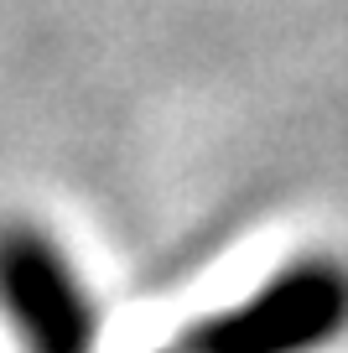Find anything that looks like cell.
<instances>
[{"mask_svg": "<svg viewBox=\"0 0 348 353\" xmlns=\"http://www.w3.org/2000/svg\"><path fill=\"white\" fill-rule=\"evenodd\" d=\"M166 353H182V348H177V343H172V348H166Z\"/></svg>", "mask_w": 348, "mask_h": 353, "instance_id": "3", "label": "cell"}, {"mask_svg": "<svg viewBox=\"0 0 348 353\" xmlns=\"http://www.w3.org/2000/svg\"><path fill=\"white\" fill-rule=\"evenodd\" d=\"M348 327V265L302 254L265 286L177 338L182 353H322Z\"/></svg>", "mask_w": 348, "mask_h": 353, "instance_id": "1", "label": "cell"}, {"mask_svg": "<svg viewBox=\"0 0 348 353\" xmlns=\"http://www.w3.org/2000/svg\"><path fill=\"white\" fill-rule=\"evenodd\" d=\"M0 317L21 353H94L99 312L78 265L47 229L0 223Z\"/></svg>", "mask_w": 348, "mask_h": 353, "instance_id": "2", "label": "cell"}]
</instances>
